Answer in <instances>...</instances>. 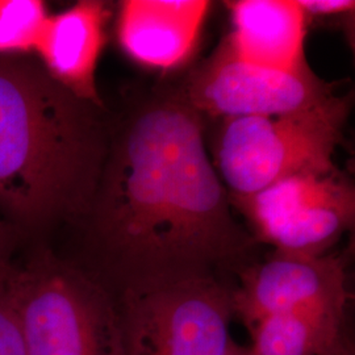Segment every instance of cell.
Listing matches in <instances>:
<instances>
[{
  "mask_svg": "<svg viewBox=\"0 0 355 355\" xmlns=\"http://www.w3.org/2000/svg\"><path fill=\"white\" fill-rule=\"evenodd\" d=\"M85 220L120 291L214 274L254 242L205 149L203 114L179 91L142 103L108 140Z\"/></svg>",
  "mask_w": 355,
  "mask_h": 355,
  "instance_id": "1",
  "label": "cell"
},
{
  "mask_svg": "<svg viewBox=\"0 0 355 355\" xmlns=\"http://www.w3.org/2000/svg\"><path fill=\"white\" fill-rule=\"evenodd\" d=\"M99 107L51 78L38 60L0 55V220L41 233L85 218L108 132Z\"/></svg>",
  "mask_w": 355,
  "mask_h": 355,
  "instance_id": "2",
  "label": "cell"
},
{
  "mask_svg": "<svg viewBox=\"0 0 355 355\" xmlns=\"http://www.w3.org/2000/svg\"><path fill=\"white\" fill-rule=\"evenodd\" d=\"M26 355H124L116 297L91 271L51 252L4 271Z\"/></svg>",
  "mask_w": 355,
  "mask_h": 355,
  "instance_id": "3",
  "label": "cell"
},
{
  "mask_svg": "<svg viewBox=\"0 0 355 355\" xmlns=\"http://www.w3.org/2000/svg\"><path fill=\"white\" fill-rule=\"evenodd\" d=\"M350 98L337 96L299 112L223 119L216 171L232 199L252 196L284 178L337 168Z\"/></svg>",
  "mask_w": 355,
  "mask_h": 355,
  "instance_id": "4",
  "label": "cell"
},
{
  "mask_svg": "<svg viewBox=\"0 0 355 355\" xmlns=\"http://www.w3.org/2000/svg\"><path fill=\"white\" fill-rule=\"evenodd\" d=\"M116 303L124 355H228L233 290L215 274L129 287Z\"/></svg>",
  "mask_w": 355,
  "mask_h": 355,
  "instance_id": "5",
  "label": "cell"
},
{
  "mask_svg": "<svg viewBox=\"0 0 355 355\" xmlns=\"http://www.w3.org/2000/svg\"><path fill=\"white\" fill-rule=\"evenodd\" d=\"M232 202L250 221L255 239L277 253L324 255L354 223V187L338 168L284 178Z\"/></svg>",
  "mask_w": 355,
  "mask_h": 355,
  "instance_id": "6",
  "label": "cell"
},
{
  "mask_svg": "<svg viewBox=\"0 0 355 355\" xmlns=\"http://www.w3.org/2000/svg\"><path fill=\"white\" fill-rule=\"evenodd\" d=\"M178 91L199 114L220 119L299 112L334 95L309 66L280 70L250 64L236 57L225 41Z\"/></svg>",
  "mask_w": 355,
  "mask_h": 355,
  "instance_id": "7",
  "label": "cell"
},
{
  "mask_svg": "<svg viewBox=\"0 0 355 355\" xmlns=\"http://www.w3.org/2000/svg\"><path fill=\"white\" fill-rule=\"evenodd\" d=\"M350 299L343 258L277 253L242 267L233 290L234 316L250 329L262 318L296 311L343 312Z\"/></svg>",
  "mask_w": 355,
  "mask_h": 355,
  "instance_id": "8",
  "label": "cell"
},
{
  "mask_svg": "<svg viewBox=\"0 0 355 355\" xmlns=\"http://www.w3.org/2000/svg\"><path fill=\"white\" fill-rule=\"evenodd\" d=\"M211 7L205 0H125L116 33L121 49L137 64L170 70L193 51Z\"/></svg>",
  "mask_w": 355,
  "mask_h": 355,
  "instance_id": "9",
  "label": "cell"
},
{
  "mask_svg": "<svg viewBox=\"0 0 355 355\" xmlns=\"http://www.w3.org/2000/svg\"><path fill=\"white\" fill-rule=\"evenodd\" d=\"M108 7L99 0H82L62 12L49 15L35 53L48 74L76 98L103 108L96 86Z\"/></svg>",
  "mask_w": 355,
  "mask_h": 355,
  "instance_id": "10",
  "label": "cell"
},
{
  "mask_svg": "<svg viewBox=\"0 0 355 355\" xmlns=\"http://www.w3.org/2000/svg\"><path fill=\"white\" fill-rule=\"evenodd\" d=\"M230 51L250 64L280 70L309 66L304 54L306 16L297 0H240L228 3Z\"/></svg>",
  "mask_w": 355,
  "mask_h": 355,
  "instance_id": "11",
  "label": "cell"
},
{
  "mask_svg": "<svg viewBox=\"0 0 355 355\" xmlns=\"http://www.w3.org/2000/svg\"><path fill=\"white\" fill-rule=\"evenodd\" d=\"M343 312L296 311L262 318L249 329L252 355H320L343 334Z\"/></svg>",
  "mask_w": 355,
  "mask_h": 355,
  "instance_id": "12",
  "label": "cell"
},
{
  "mask_svg": "<svg viewBox=\"0 0 355 355\" xmlns=\"http://www.w3.org/2000/svg\"><path fill=\"white\" fill-rule=\"evenodd\" d=\"M48 16L41 0H0V55L35 53Z\"/></svg>",
  "mask_w": 355,
  "mask_h": 355,
  "instance_id": "13",
  "label": "cell"
},
{
  "mask_svg": "<svg viewBox=\"0 0 355 355\" xmlns=\"http://www.w3.org/2000/svg\"><path fill=\"white\" fill-rule=\"evenodd\" d=\"M7 265L0 268V355H26L21 328L4 287Z\"/></svg>",
  "mask_w": 355,
  "mask_h": 355,
  "instance_id": "14",
  "label": "cell"
},
{
  "mask_svg": "<svg viewBox=\"0 0 355 355\" xmlns=\"http://www.w3.org/2000/svg\"><path fill=\"white\" fill-rule=\"evenodd\" d=\"M305 16H329L354 10L353 0H297Z\"/></svg>",
  "mask_w": 355,
  "mask_h": 355,
  "instance_id": "15",
  "label": "cell"
},
{
  "mask_svg": "<svg viewBox=\"0 0 355 355\" xmlns=\"http://www.w3.org/2000/svg\"><path fill=\"white\" fill-rule=\"evenodd\" d=\"M320 355H354V352L352 345L346 340L343 333L328 349H325Z\"/></svg>",
  "mask_w": 355,
  "mask_h": 355,
  "instance_id": "16",
  "label": "cell"
},
{
  "mask_svg": "<svg viewBox=\"0 0 355 355\" xmlns=\"http://www.w3.org/2000/svg\"><path fill=\"white\" fill-rule=\"evenodd\" d=\"M8 234H10V230L6 228V225L0 220V268L7 263L6 248L8 241Z\"/></svg>",
  "mask_w": 355,
  "mask_h": 355,
  "instance_id": "17",
  "label": "cell"
},
{
  "mask_svg": "<svg viewBox=\"0 0 355 355\" xmlns=\"http://www.w3.org/2000/svg\"><path fill=\"white\" fill-rule=\"evenodd\" d=\"M228 355H252L250 354V350H249V347H243V346H240V345H237V343H230V346H229V352Z\"/></svg>",
  "mask_w": 355,
  "mask_h": 355,
  "instance_id": "18",
  "label": "cell"
}]
</instances>
